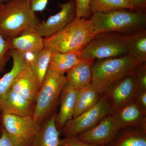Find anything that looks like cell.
Instances as JSON below:
<instances>
[{
	"mask_svg": "<svg viewBox=\"0 0 146 146\" xmlns=\"http://www.w3.org/2000/svg\"><path fill=\"white\" fill-rule=\"evenodd\" d=\"M133 101L146 113V90L136 91Z\"/></svg>",
	"mask_w": 146,
	"mask_h": 146,
	"instance_id": "cell-31",
	"label": "cell"
},
{
	"mask_svg": "<svg viewBox=\"0 0 146 146\" xmlns=\"http://www.w3.org/2000/svg\"><path fill=\"white\" fill-rule=\"evenodd\" d=\"M1 111H0V135H1Z\"/></svg>",
	"mask_w": 146,
	"mask_h": 146,
	"instance_id": "cell-35",
	"label": "cell"
},
{
	"mask_svg": "<svg viewBox=\"0 0 146 146\" xmlns=\"http://www.w3.org/2000/svg\"><path fill=\"white\" fill-rule=\"evenodd\" d=\"M12 1V0H0V2H1L6 3L10 1Z\"/></svg>",
	"mask_w": 146,
	"mask_h": 146,
	"instance_id": "cell-34",
	"label": "cell"
},
{
	"mask_svg": "<svg viewBox=\"0 0 146 146\" xmlns=\"http://www.w3.org/2000/svg\"><path fill=\"white\" fill-rule=\"evenodd\" d=\"M80 52H52L48 69L58 72L66 74L82 61L78 57Z\"/></svg>",
	"mask_w": 146,
	"mask_h": 146,
	"instance_id": "cell-23",
	"label": "cell"
},
{
	"mask_svg": "<svg viewBox=\"0 0 146 146\" xmlns=\"http://www.w3.org/2000/svg\"><path fill=\"white\" fill-rule=\"evenodd\" d=\"M101 96L91 83L78 90L75 111L73 118L77 117L93 107L98 101Z\"/></svg>",
	"mask_w": 146,
	"mask_h": 146,
	"instance_id": "cell-22",
	"label": "cell"
},
{
	"mask_svg": "<svg viewBox=\"0 0 146 146\" xmlns=\"http://www.w3.org/2000/svg\"><path fill=\"white\" fill-rule=\"evenodd\" d=\"M1 122L2 126L8 133L29 143L38 133L42 125L32 115L20 116L1 113Z\"/></svg>",
	"mask_w": 146,
	"mask_h": 146,
	"instance_id": "cell-9",
	"label": "cell"
},
{
	"mask_svg": "<svg viewBox=\"0 0 146 146\" xmlns=\"http://www.w3.org/2000/svg\"><path fill=\"white\" fill-rule=\"evenodd\" d=\"M67 83L65 74L48 69L35 102L33 117L42 124L54 114L60 94Z\"/></svg>",
	"mask_w": 146,
	"mask_h": 146,
	"instance_id": "cell-5",
	"label": "cell"
},
{
	"mask_svg": "<svg viewBox=\"0 0 146 146\" xmlns=\"http://www.w3.org/2000/svg\"><path fill=\"white\" fill-rule=\"evenodd\" d=\"M9 41L11 49L24 54L38 52L44 48V38L35 29L26 31Z\"/></svg>",
	"mask_w": 146,
	"mask_h": 146,
	"instance_id": "cell-16",
	"label": "cell"
},
{
	"mask_svg": "<svg viewBox=\"0 0 146 146\" xmlns=\"http://www.w3.org/2000/svg\"><path fill=\"white\" fill-rule=\"evenodd\" d=\"M129 55L138 64L146 61V29L124 35Z\"/></svg>",
	"mask_w": 146,
	"mask_h": 146,
	"instance_id": "cell-20",
	"label": "cell"
},
{
	"mask_svg": "<svg viewBox=\"0 0 146 146\" xmlns=\"http://www.w3.org/2000/svg\"><path fill=\"white\" fill-rule=\"evenodd\" d=\"M129 54L124 35L108 32L96 35L80 51L81 60L120 57Z\"/></svg>",
	"mask_w": 146,
	"mask_h": 146,
	"instance_id": "cell-6",
	"label": "cell"
},
{
	"mask_svg": "<svg viewBox=\"0 0 146 146\" xmlns=\"http://www.w3.org/2000/svg\"><path fill=\"white\" fill-rule=\"evenodd\" d=\"M131 1L134 11L146 12V0H131Z\"/></svg>",
	"mask_w": 146,
	"mask_h": 146,
	"instance_id": "cell-33",
	"label": "cell"
},
{
	"mask_svg": "<svg viewBox=\"0 0 146 146\" xmlns=\"http://www.w3.org/2000/svg\"><path fill=\"white\" fill-rule=\"evenodd\" d=\"M78 91L67 84L62 90L60 97V110L57 115L56 114L55 118L56 125L59 131L74 117Z\"/></svg>",
	"mask_w": 146,
	"mask_h": 146,
	"instance_id": "cell-15",
	"label": "cell"
},
{
	"mask_svg": "<svg viewBox=\"0 0 146 146\" xmlns=\"http://www.w3.org/2000/svg\"><path fill=\"white\" fill-rule=\"evenodd\" d=\"M89 6L92 13L121 9L134 11L131 0H90Z\"/></svg>",
	"mask_w": 146,
	"mask_h": 146,
	"instance_id": "cell-25",
	"label": "cell"
},
{
	"mask_svg": "<svg viewBox=\"0 0 146 146\" xmlns=\"http://www.w3.org/2000/svg\"><path fill=\"white\" fill-rule=\"evenodd\" d=\"M138 65L129 54L96 60L92 66L91 84L104 95L120 80L132 74Z\"/></svg>",
	"mask_w": 146,
	"mask_h": 146,
	"instance_id": "cell-4",
	"label": "cell"
},
{
	"mask_svg": "<svg viewBox=\"0 0 146 146\" xmlns=\"http://www.w3.org/2000/svg\"><path fill=\"white\" fill-rule=\"evenodd\" d=\"M11 50L9 41L6 40L0 35V76L4 71L7 63L10 58L9 52Z\"/></svg>",
	"mask_w": 146,
	"mask_h": 146,
	"instance_id": "cell-28",
	"label": "cell"
},
{
	"mask_svg": "<svg viewBox=\"0 0 146 146\" xmlns=\"http://www.w3.org/2000/svg\"><path fill=\"white\" fill-rule=\"evenodd\" d=\"M76 18L89 19L92 16L90 9V0H76Z\"/></svg>",
	"mask_w": 146,
	"mask_h": 146,
	"instance_id": "cell-29",
	"label": "cell"
},
{
	"mask_svg": "<svg viewBox=\"0 0 146 146\" xmlns=\"http://www.w3.org/2000/svg\"><path fill=\"white\" fill-rule=\"evenodd\" d=\"M95 59L82 60L66 73L67 83L76 90L82 89L92 82V68Z\"/></svg>",
	"mask_w": 146,
	"mask_h": 146,
	"instance_id": "cell-17",
	"label": "cell"
},
{
	"mask_svg": "<svg viewBox=\"0 0 146 146\" xmlns=\"http://www.w3.org/2000/svg\"><path fill=\"white\" fill-rule=\"evenodd\" d=\"M136 88L133 76H127L112 85L104 94L112 112L134 99Z\"/></svg>",
	"mask_w": 146,
	"mask_h": 146,
	"instance_id": "cell-11",
	"label": "cell"
},
{
	"mask_svg": "<svg viewBox=\"0 0 146 146\" xmlns=\"http://www.w3.org/2000/svg\"><path fill=\"white\" fill-rule=\"evenodd\" d=\"M119 131L111 113L93 127L76 136L91 145L108 146L115 140Z\"/></svg>",
	"mask_w": 146,
	"mask_h": 146,
	"instance_id": "cell-10",
	"label": "cell"
},
{
	"mask_svg": "<svg viewBox=\"0 0 146 146\" xmlns=\"http://www.w3.org/2000/svg\"><path fill=\"white\" fill-rule=\"evenodd\" d=\"M35 104L10 89L0 99V111L20 116L33 115Z\"/></svg>",
	"mask_w": 146,
	"mask_h": 146,
	"instance_id": "cell-14",
	"label": "cell"
},
{
	"mask_svg": "<svg viewBox=\"0 0 146 146\" xmlns=\"http://www.w3.org/2000/svg\"><path fill=\"white\" fill-rule=\"evenodd\" d=\"M32 10L35 12H41L46 8L48 0H29Z\"/></svg>",
	"mask_w": 146,
	"mask_h": 146,
	"instance_id": "cell-32",
	"label": "cell"
},
{
	"mask_svg": "<svg viewBox=\"0 0 146 146\" xmlns=\"http://www.w3.org/2000/svg\"><path fill=\"white\" fill-rule=\"evenodd\" d=\"M60 10L50 16L46 21L39 22L35 27V31L43 38L49 37L59 31L72 22L76 18V0H68L59 3Z\"/></svg>",
	"mask_w": 146,
	"mask_h": 146,
	"instance_id": "cell-8",
	"label": "cell"
},
{
	"mask_svg": "<svg viewBox=\"0 0 146 146\" xmlns=\"http://www.w3.org/2000/svg\"><path fill=\"white\" fill-rule=\"evenodd\" d=\"M9 56L13 59V66L9 72L0 78V99L10 90L14 79L27 64L25 54L11 49Z\"/></svg>",
	"mask_w": 146,
	"mask_h": 146,
	"instance_id": "cell-19",
	"label": "cell"
},
{
	"mask_svg": "<svg viewBox=\"0 0 146 146\" xmlns=\"http://www.w3.org/2000/svg\"><path fill=\"white\" fill-rule=\"evenodd\" d=\"M111 114L120 130L134 127L146 129V113L133 100L113 110Z\"/></svg>",
	"mask_w": 146,
	"mask_h": 146,
	"instance_id": "cell-12",
	"label": "cell"
},
{
	"mask_svg": "<svg viewBox=\"0 0 146 146\" xmlns=\"http://www.w3.org/2000/svg\"><path fill=\"white\" fill-rule=\"evenodd\" d=\"M58 146H97L84 142L77 136H65L60 138Z\"/></svg>",
	"mask_w": 146,
	"mask_h": 146,
	"instance_id": "cell-30",
	"label": "cell"
},
{
	"mask_svg": "<svg viewBox=\"0 0 146 146\" xmlns=\"http://www.w3.org/2000/svg\"><path fill=\"white\" fill-rule=\"evenodd\" d=\"M96 35L90 19L76 18L54 34L44 38V48L51 52H79Z\"/></svg>",
	"mask_w": 146,
	"mask_h": 146,
	"instance_id": "cell-1",
	"label": "cell"
},
{
	"mask_svg": "<svg viewBox=\"0 0 146 146\" xmlns=\"http://www.w3.org/2000/svg\"><path fill=\"white\" fill-rule=\"evenodd\" d=\"M108 146H146V129L134 127L120 130Z\"/></svg>",
	"mask_w": 146,
	"mask_h": 146,
	"instance_id": "cell-21",
	"label": "cell"
},
{
	"mask_svg": "<svg viewBox=\"0 0 146 146\" xmlns=\"http://www.w3.org/2000/svg\"><path fill=\"white\" fill-rule=\"evenodd\" d=\"M111 112L105 95H102L93 107L68 121L60 131V134L64 137L77 136L93 127Z\"/></svg>",
	"mask_w": 146,
	"mask_h": 146,
	"instance_id": "cell-7",
	"label": "cell"
},
{
	"mask_svg": "<svg viewBox=\"0 0 146 146\" xmlns=\"http://www.w3.org/2000/svg\"><path fill=\"white\" fill-rule=\"evenodd\" d=\"M41 86L42 84L27 63L14 79L10 89L35 103Z\"/></svg>",
	"mask_w": 146,
	"mask_h": 146,
	"instance_id": "cell-13",
	"label": "cell"
},
{
	"mask_svg": "<svg viewBox=\"0 0 146 146\" xmlns=\"http://www.w3.org/2000/svg\"><path fill=\"white\" fill-rule=\"evenodd\" d=\"M136 91L146 90V62L136 65L132 74Z\"/></svg>",
	"mask_w": 146,
	"mask_h": 146,
	"instance_id": "cell-27",
	"label": "cell"
},
{
	"mask_svg": "<svg viewBox=\"0 0 146 146\" xmlns=\"http://www.w3.org/2000/svg\"><path fill=\"white\" fill-rule=\"evenodd\" d=\"M25 54L27 62L30 65L35 74L42 84L49 66L52 52L44 48L38 52Z\"/></svg>",
	"mask_w": 146,
	"mask_h": 146,
	"instance_id": "cell-24",
	"label": "cell"
},
{
	"mask_svg": "<svg viewBox=\"0 0 146 146\" xmlns=\"http://www.w3.org/2000/svg\"><path fill=\"white\" fill-rule=\"evenodd\" d=\"M56 113L45 120L29 146H58L60 132L55 124Z\"/></svg>",
	"mask_w": 146,
	"mask_h": 146,
	"instance_id": "cell-18",
	"label": "cell"
},
{
	"mask_svg": "<svg viewBox=\"0 0 146 146\" xmlns=\"http://www.w3.org/2000/svg\"><path fill=\"white\" fill-rule=\"evenodd\" d=\"M30 143L8 133L1 126L0 146H29Z\"/></svg>",
	"mask_w": 146,
	"mask_h": 146,
	"instance_id": "cell-26",
	"label": "cell"
},
{
	"mask_svg": "<svg viewBox=\"0 0 146 146\" xmlns=\"http://www.w3.org/2000/svg\"><path fill=\"white\" fill-rule=\"evenodd\" d=\"M29 0L0 2V35L10 40L24 31L35 29L39 21Z\"/></svg>",
	"mask_w": 146,
	"mask_h": 146,
	"instance_id": "cell-3",
	"label": "cell"
},
{
	"mask_svg": "<svg viewBox=\"0 0 146 146\" xmlns=\"http://www.w3.org/2000/svg\"><path fill=\"white\" fill-rule=\"evenodd\" d=\"M90 20L96 35L115 32L126 35L146 29V12L125 9L94 12Z\"/></svg>",
	"mask_w": 146,
	"mask_h": 146,
	"instance_id": "cell-2",
	"label": "cell"
}]
</instances>
